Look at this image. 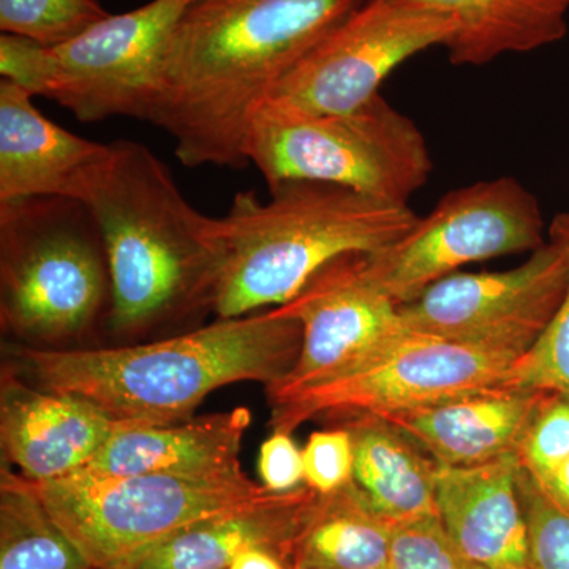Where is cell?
I'll return each mask as SVG.
<instances>
[{
	"mask_svg": "<svg viewBox=\"0 0 569 569\" xmlns=\"http://www.w3.org/2000/svg\"><path fill=\"white\" fill-rule=\"evenodd\" d=\"M365 0H192L164 58L153 126L190 168H242L250 116Z\"/></svg>",
	"mask_w": 569,
	"mask_h": 569,
	"instance_id": "obj_1",
	"label": "cell"
},
{
	"mask_svg": "<svg viewBox=\"0 0 569 569\" xmlns=\"http://www.w3.org/2000/svg\"><path fill=\"white\" fill-rule=\"evenodd\" d=\"M302 326L283 306L219 318L157 342L97 350L18 346L10 356L21 378L44 391L91 400L119 421L173 425L227 385L279 383L293 369Z\"/></svg>",
	"mask_w": 569,
	"mask_h": 569,
	"instance_id": "obj_2",
	"label": "cell"
},
{
	"mask_svg": "<svg viewBox=\"0 0 569 569\" xmlns=\"http://www.w3.org/2000/svg\"><path fill=\"white\" fill-rule=\"evenodd\" d=\"M107 250L110 331L141 335L212 310L222 279V219L194 209L162 160L114 141L84 201Z\"/></svg>",
	"mask_w": 569,
	"mask_h": 569,
	"instance_id": "obj_3",
	"label": "cell"
},
{
	"mask_svg": "<svg viewBox=\"0 0 569 569\" xmlns=\"http://www.w3.org/2000/svg\"><path fill=\"white\" fill-rule=\"evenodd\" d=\"M418 220L408 204L331 183H283L268 201L238 193L222 217L227 257L213 313L234 318L287 305L326 264L348 253L381 252Z\"/></svg>",
	"mask_w": 569,
	"mask_h": 569,
	"instance_id": "obj_4",
	"label": "cell"
},
{
	"mask_svg": "<svg viewBox=\"0 0 569 569\" xmlns=\"http://www.w3.org/2000/svg\"><path fill=\"white\" fill-rule=\"evenodd\" d=\"M246 159L269 190L290 182L331 183L395 204H408L433 167L417 123L381 93L340 114L261 102L250 116Z\"/></svg>",
	"mask_w": 569,
	"mask_h": 569,
	"instance_id": "obj_5",
	"label": "cell"
},
{
	"mask_svg": "<svg viewBox=\"0 0 569 569\" xmlns=\"http://www.w3.org/2000/svg\"><path fill=\"white\" fill-rule=\"evenodd\" d=\"M2 325L28 342L84 335L111 282L102 231L88 204L73 198L0 201Z\"/></svg>",
	"mask_w": 569,
	"mask_h": 569,
	"instance_id": "obj_6",
	"label": "cell"
},
{
	"mask_svg": "<svg viewBox=\"0 0 569 569\" xmlns=\"http://www.w3.org/2000/svg\"><path fill=\"white\" fill-rule=\"evenodd\" d=\"M190 2L151 0L126 13H110L56 47L7 37L0 47V74L33 97L61 104L81 122H152L168 44Z\"/></svg>",
	"mask_w": 569,
	"mask_h": 569,
	"instance_id": "obj_7",
	"label": "cell"
},
{
	"mask_svg": "<svg viewBox=\"0 0 569 569\" xmlns=\"http://www.w3.org/2000/svg\"><path fill=\"white\" fill-rule=\"evenodd\" d=\"M28 482L93 569H138L176 535L268 492L247 475L192 479L77 471Z\"/></svg>",
	"mask_w": 569,
	"mask_h": 569,
	"instance_id": "obj_8",
	"label": "cell"
},
{
	"mask_svg": "<svg viewBox=\"0 0 569 569\" xmlns=\"http://www.w3.org/2000/svg\"><path fill=\"white\" fill-rule=\"evenodd\" d=\"M519 356L463 346L403 328L355 369L269 399L277 432L318 418L389 419L508 383Z\"/></svg>",
	"mask_w": 569,
	"mask_h": 569,
	"instance_id": "obj_9",
	"label": "cell"
},
{
	"mask_svg": "<svg viewBox=\"0 0 569 569\" xmlns=\"http://www.w3.org/2000/svg\"><path fill=\"white\" fill-rule=\"evenodd\" d=\"M541 206L518 179H490L445 194L410 233L369 254L378 283L397 306L419 298L460 266L546 244Z\"/></svg>",
	"mask_w": 569,
	"mask_h": 569,
	"instance_id": "obj_10",
	"label": "cell"
},
{
	"mask_svg": "<svg viewBox=\"0 0 569 569\" xmlns=\"http://www.w3.org/2000/svg\"><path fill=\"white\" fill-rule=\"evenodd\" d=\"M449 22L389 0H365L318 41L263 102L310 114L358 110L408 59L451 39Z\"/></svg>",
	"mask_w": 569,
	"mask_h": 569,
	"instance_id": "obj_11",
	"label": "cell"
},
{
	"mask_svg": "<svg viewBox=\"0 0 569 569\" xmlns=\"http://www.w3.org/2000/svg\"><path fill=\"white\" fill-rule=\"evenodd\" d=\"M567 284V257L548 241L509 271L445 277L399 316L410 331L522 358L549 328Z\"/></svg>",
	"mask_w": 569,
	"mask_h": 569,
	"instance_id": "obj_12",
	"label": "cell"
},
{
	"mask_svg": "<svg viewBox=\"0 0 569 569\" xmlns=\"http://www.w3.org/2000/svg\"><path fill=\"white\" fill-rule=\"evenodd\" d=\"M369 254L337 258L283 305L302 326V347L291 372L266 388L269 399L342 376L406 328L399 306L373 276Z\"/></svg>",
	"mask_w": 569,
	"mask_h": 569,
	"instance_id": "obj_13",
	"label": "cell"
},
{
	"mask_svg": "<svg viewBox=\"0 0 569 569\" xmlns=\"http://www.w3.org/2000/svg\"><path fill=\"white\" fill-rule=\"evenodd\" d=\"M130 422L137 421H119L84 397L31 388L11 369L3 373L2 451L29 481H54L77 473Z\"/></svg>",
	"mask_w": 569,
	"mask_h": 569,
	"instance_id": "obj_14",
	"label": "cell"
},
{
	"mask_svg": "<svg viewBox=\"0 0 569 569\" xmlns=\"http://www.w3.org/2000/svg\"><path fill=\"white\" fill-rule=\"evenodd\" d=\"M110 144L86 140L41 114L33 96L0 80V201H84Z\"/></svg>",
	"mask_w": 569,
	"mask_h": 569,
	"instance_id": "obj_15",
	"label": "cell"
},
{
	"mask_svg": "<svg viewBox=\"0 0 569 569\" xmlns=\"http://www.w3.org/2000/svg\"><path fill=\"white\" fill-rule=\"evenodd\" d=\"M520 467L518 452L478 466H438V519L452 542L482 567L530 568Z\"/></svg>",
	"mask_w": 569,
	"mask_h": 569,
	"instance_id": "obj_16",
	"label": "cell"
},
{
	"mask_svg": "<svg viewBox=\"0 0 569 569\" xmlns=\"http://www.w3.org/2000/svg\"><path fill=\"white\" fill-rule=\"evenodd\" d=\"M250 422L246 407L173 425L130 422L80 471L102 477L239 478L246 475L239 451Z\"/></svg>",
	"mask_w": 569,
	"mask_h": 569,
	"instance_id": "obj_17",
	"label": "cell"
},
{
	"mask_svg": "<svg viewBox=\"0 0 569 569\" xmlns=\"http://www.w3.org/2000/svg\"><path fill=\"white\" fill-rule=\"evenodd\" d=\"M546 395L541 389L503 383L385 421L410 437L438 466H478L519 455Z\"/></svg>",
	"mask_w": 569,
	"mask_h": 569,
	"instance_id": "obj_18",
	"label": "cell"
},
{
	"mask_svg": "<svg viewBox=\"0 0 569 569\" xmlns=\"http://www.w3.org/2000/svg\"><path fill=\"white\" fill-rule=\"evenodd\" d=\"M316 490L268 492L244 507L194 523L156 550L138 569H228L247 550L274 553L288 565L291 546Z\"/></svg>",
	"mask_w": 569,
	"mask_h": 569,
	"instance_id": "obj_19",
	"label": "cell"
},
{
	"mask_svg": "<svg viewBox=\"0 0 569 569\" xmlns=\"http://www.w3.org/2000/svg\"><path fill=\"white\" fill-rule=\"evenodd\" d=\"M451 24L455 66H486L550 47L568 33L569 0H389Z\"/></svg>",
	"mask_w": 569,
	"mask_h": 569,
	"instance_id": "obj_20",
	"label": "cell"
},
{
	"mask_svg": "<svg viewBox=\"0 0 569 569\" xmlns=\"http://www.w3.org/2000/svg\"><path fill=\"white\" fill-rule=\"evenodd\" d=\"M355 449L356 485L392 526L437 512L438 463L385 419H343Z\"/></svg>",
	"mask_w": 569,
	"mask_h": 569,
	"instance_id": "obj_21",
	"label": "cell"
},
{
	"mask_svg": "<svg viewBox=\"0 0 569 569\" xmlns=\"http://www.w3.org/2000/svg\"><path fill=\"white\" fill-rule=\"evenodd\" d=\"M392 531L353 481L317 493L291 546L290 569H389Z\"/></svg>",
	"mask_w": 569,
	"mask_h": 569,
	"instance_id": "obj_22",
	"label": "cell"
},
{
	"mask_svg": "<svg viewBox=\"0 0 569 569\" xmlns=\"http://www.w3.org/2000/svg\"><path fill=\"white\" fill-rule=\"evenodd\" d=\"M0 569H93L28 479L2 467Z\"/></svg>",
	"mask_w": 569,
	"mask_h": 569,
	"instance_id": "obj_23",
	"label": "cell"
},
{
	"mask_svg": "<svg viewBox=\"0 0 569 569\" xmlns=\"http://www.w3.org/2000/svg\"><path fill=\"white\" fill-rule=\"evenodd\" d=\"M548 234L567 257V293L545 335L512 367L508 383L569 397V211L553 217Z\"/></svg>",
	"mask_w": 569,
	"mask_h": 569,
	"instance_id": "obj_24",
	"label": "cell"
},
{
	"mask_svg": "<svg viewBox=\"0 0 569 569\" xmlns=\"http://www.w3.org/2000/svg\"><path fill=\"white\" fill-rule=\"evenodd\" d=\"M108 14L97 0H0V31L56 47Z\"/></svg>",
	"mask_w": 569,
	"mask_h": 569,
	"instance_id": "obj_25",
	"label": "cell"
},
{
	"mask_svg": "<svg viewBox=\"0 0 569 569\" xmlns=\"http://www.w3.org/2000/svg\"><path fill=\"white\" fill-rule=\"evenodd\" d=\"M518 485L529 535L530 569H569V505L553 497L523 467Z\"/></svg>",
	"mask_w": 569,
	"mask_h": 569,
	"instance_id": "obj_26",
	"label": "cell"
},
{
	"mask_svg": "<svg viewBox=\"0 0 569 569\" xmlns=\"http://www.w3.org/2000/svg\"><path fill=\"white\" fill-rule=\"evenodd\" d=\"M522 467L541 485L569 459V397L548 392L535 411L519 448Z\"/></svg>",
	"mask_w": 569,
	"mask_h": 569,
	"instance_id": "obj_27",
	"label": "cell"
},
{
	"mask_svg": "<svg viewBox=\"0 0 569 569\" xmlns=\"http://www.w3.org/2000/svg\"><path fill=\"white\" fill-rule=\"evenodd\" d=\"M389 569H489L448 537L438 516L399 523L392 531Z\"/></svg>",
	"mask_w": 569,
	"mask_h": 569,
	"instance_id": "obj_28",
	"label": "cell"
},
{
	"mask_svg": "<svg viewBox=\"0 0 569 569\" xmlns=\"http://www.w3.org/2000/svg\"><path fill=\"white\" fill-rule=\"evenodd\" d=\"M305 485L317 493H329L353 481V440L346 427L313 432L302 449Z\"/></svg>",
	"mask_w": 569,
	"mask_h": 569,
	"instance_id": "obj_29",
	"label": "cell"
},
{
	"mask_svg": "<svg viewBox=\"0 0 569 569\" xmlns=\"http://www.w3.org/2000/svg\"><path fill=\"white\" fill-rule=\"evenodd\" d=\"M260 475L263 486L271 492H288L305 482L302 451L296 447L291 433H272L261 445Z\"/></svg>",
	"mask_w": 569,
	"mask_h": 569,
	"instance_id": "obj_30",
	"label": "cell"
},
{
	"mask_svg": "<svg viewBox=\"0 0 569 569\" xmlns=\"http://www.w3.org/2000/svg\"><path fill=\"white\" fill-rule=\"evenodd\" d=\"M228 569H290L283 560L268 550L252 549L241 553Z\"/></svg>",
	"mask_w": 569,
	"mask_h": 569,
	"instance_id": "obj_31",
	"label": "cell"
},
{
	"mask_svg": "<svg viewBox=\"0 0 569 569\" xmlns=\"http://www.w3.org/2000/svg\"><path fill=\"white\" fill-rule=\"evenodd\" d=\"M542 486H545L553 497L559 498L565 505H569V459L560 467V470L550 478V481Z\"/></svg>",
	"mask_w": 569,
	"mask_h": 569,
	"instance_id": "obj_32",
	"label": "cell"
},
{
	"mask_svg": "<svg viewBox=\"0 0 569 569\" xmlns=\"http://www.w3.org/2000/svg\"><path fill=\"white\" fill-rule=\"evenodd\" d=\"M526 569H530V568H526Z\"/></svg>",
	"mask_w": 569,
	"mask_h": 569,
	"instance_id": "obj_33",
	"label": "cell"
}]
</instances>
